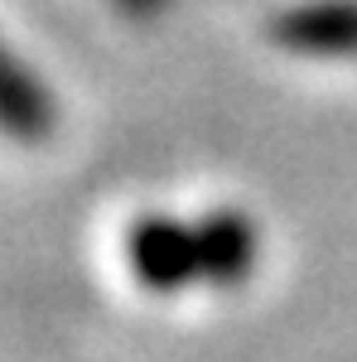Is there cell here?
<instances>
[{"instance_id": "1", "label": "cell", "mask_w": 357, "mask_h": 362, "mask_svg": "<svg viewBox=\"0 0 357 362\" xmlns=\"http://www.w3.org/2000/svg\"><path fill=\"white\" fill-rule=\"evenodd\" d=\"M126 261L145 290H184L193 280H203L198 271V237L193 227L174 223V218H140L126 237Z\"/></svg>"}, {"instance_id": "2", "label": "cell", "mask_w": 357, "mask_h": 362, "mask_svg": "<svg viewBox=\"0 0 357 362\" xmlns=\"http://www.w3.org/2000/svg\"><path fill=\"white\" fill-rule=\"evenodd\" d=\"M49 131H54V102L44 83L0 44V136L34 145Z\"/></svg>"}, {"instance_id": "3", "label": "cell", "mask_w": 357, "mask_h": 362, "mask_svg": "<svg viewBox=\"0 0 357 362\" xmlns=\"http://www.w3.org/2000/svg\"><path fill=\"white\" fill-rule=\"evenodd\" d=\"M198 237V271L213 285H237L256 266V227L242 213H213L193 227Z\"/></svg>"}, {"instance_id": "4", "label": "cell", "mask_w": 357, "mask_h": 362, "mask_svg": "<svg viewBox=\"0 0 357 362\" xmlns=\"http://www.w3.org/2000/svg\"><path fill=\"white\" fill-rule=\"evenodd\" d=\"M280 39L304 54H348V49H357V0L309 5L280 25Z\"/></svg>"}]
</instances>
